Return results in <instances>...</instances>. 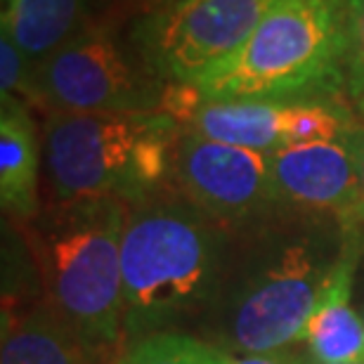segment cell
<instances>
[{
    "instance_id": "obj_1",
    "label": "cell",
    "mask_w": 364,
    "mask_h": 364,
    "mask_svg": "<svg viewBox=\"0 0 364 364\" xmlns=\"http://www.w3.org/2000/svg\"><path fill=\"white\" fill-rule=\"evenodd\" d=\"M350 232L336 218L277 208L232 235L223 282L194 336L230 355L303 343L305 326Z\"/></svg>"
},
{
    "instance_id": "obj_2",
    "label": "cell",
    "mask_w": 364,
    "mask_h": 364,
    "mask_svg": "<svg viewBox=\"0 0 364 364\" xmlns=\"http://www.w3.org/2000/svg\"><path fill=\"white\" fill-rule=\"evenodd\" d=\"M232 235L178 192L128 206L121 242L126 346L164 331L196 333L223 282Z\"/></svg>"
},
{
    "instance_id": "obj_3",
    "label": "cell",
    "mask_w": 364,
    "mask_h": 364,
    "mask_svg": "<svg viewBox=\"0 0 364 364\" xmlns=\"http://www.w3.org/2000/svg\"><path fill=\"white\" fill-rule=\"evenodd\" d=\"M128 203L116 196L53 201L31 225L43 301L105 364H116L123 336L121 242Z\"/></svg>"
},
{
    "instance_id": "obj_4",
    "label": "cell",
    "mask_w": 364,
    "mask_h": 364,
    "mask_svg": "<svg viewBox=\"0 0 364 364\" xmlns=\"http://www.w3.org/2000/svg\"><path fill=\"white\" fill-rule=\"evenodd\" d=\"M180 130L164 112L46 114L43 164L53 201L116 196L133 206L164 192Z\"/></svg>"
},
{
    "instance_id": "obj_5",
    "label": "cell",
    "mask_w": 364,
    "mask_h": 364,
    "mask_svg": "<svg viewBox=\"0 0 364 364\" xmlns=\"http://www.w3.org/2000/svg\"><path fill=\"white\" fill-rule=\"evenodd\" d=\"M343 0H279L196 90L210 102L343 97Z\"/></svg>"
},
{
    "instance_id": "obj_6",
    "label": "cell",
    "mask_w": 364,
    "mask_h": 364,
    "mask_svg": "<svg viewBox=\"0 0 364 364\" xmlns=\"http://www.w3.org/2000/svg\"><path fill=\"white\" fill-rule=\"evenodd\" d=\"M164 81L144 67L114 28L90 21L55 55L36 64L28 100L46 114H147L161 112Z\"/></svg>"
},
{
    "instance_id": "obj_7",
    "label": "cell",
    "mask_w": 364,
    "mask_h": 364,
    "mask_svg": "<svg viewBox=\"0 0 364 364\" xmlns=\"http://www.w3.org/2000/svg\"><path fill=\"white\" fill-rule=\"evenodd\" d=\"M279 0H154L130 46L164 83L196 85L249 41Z\"/></svg>"
},
{
    "instance_id": "obj_8",
    "label": "cell",
    "mask_w": 364,
    "mask_h": 364,
    "mask_svg": "<svg viewBox=\"0 0 364 364\" xmlns=\"http://www.w3.org/2000/svg\"><path fill=\"white\" fill-rule=\"evenodd\" d=\"M173 189L230 235L277 210L270 154L208 140L187 128L173 151Z\"/></svg>"
},
{
    "instance_id": "obj_9",
    "label": "cell",
    "mask_w": 364,
    "mask_h": 364,
    "mask_svg": "<svg viewBox=\"0 0 364 364\" xmlns=\"http://www.w3.org/2000/svg\"><path fill=\"white\" fill-rule=\"evenodd\" d=\"M364 121L336 140L294 144L270 154L277 208L336 218L348 225L360 189Z\"/></svg>"
},
{
    "instance_id": "obj_10",
    "label": "cell",
    "mask_w": 364,
    "mask_h": 364,
    "mask_svg": "<svg viewBox=\"0 0 364 364\" xmlns=\"http://www.w3.org/2000/svg\"><path fill=\"white\" fill-rule=\"evenodd\" d=\"M308 100H201L185 123L208 140L274 154L305 142Z\"/></svg>"
},
{
    "instance_id": "obj_11",
    "label": "cell",
    "mask_w": 364,
    "mask_h": 364,
    "mask_svg": "<svg viewBox=\"0 0 364 364\" xmlns=\"http://www.w3.org/2000/svg\"><path fill=\"white\" fill-rule=\"evenodd\" d=\"M364 249V235L350 232V242L333 267L305 326V350L312 362L343 364L364 358V322L350 305L353 279Z\"/></svg>"
},
{
    "instance_id": "obj_12",
    "label": "cell",
    "mask_w": 364,
    "mask_h": 364,
    "mask_svg": "<svg viewBox=\"0 0 364 364\" xmlns=\"http://www.w3.org/2000/svg\"><path fill=\"white\" fill-rule=\"evenodd\" d=\"M0 364H105L43 301L5 303Z\"/></svg>"
},
{
    "instance_id": "obj_13",
    "label": "cell",
    "mask_w": 364,
    "mask_h": 364,
    "mask_svg": "<svg viewBox=\"0 0 364 364\" xmlns=\"http://www.w3.org/2000/svg\"><path fill=\"white\" fill-rule=\"evenodd\" d=\"M41 142L24 100H0V203L19 223L41 213Z\"/></svg>"
},
{
    "instance_id": "obj_14",
    "label": "cell",
    "mask_w": 364,
    "mask_h": 364,
    "mask_svg": "<svg viewBox=\"0 0 364 364\" xmlns=\"http://www.w3.org/2000/svg\"><path fill=\"white\" fill-rule=\"evenodd\" d=\"M88 0H3L0 31L41 64L88 26Z\"/></svg>"
},
{
    "instance_id": "obj_15",
    "label": "cell",
    "mask_w": 364,
    "mask_h": 364,
    "mask_svg": "<svg viewBox=\"0 0 364 364\" xmlns=\"http://www.w3.org/2000/svg\"><path fill=\"white\" fill-rule=\"evenodd\" d=\"M235 355L194 333L164 331L123 348L116 364H232Z\"/></svg>"
},
{
    "instance_id": "obj_16",
    "label": "cell",
    "mask_w": 364,
    "mask_h": 364,
    "mask_svg": "<svg viewBox=\"0 0 364 364\" xmlns=\"http://www.w3.org/2000/svg\"><path fill=\"white\" fill-rule=\"evenodd\" d=\"M346 95L364 114V0H343Z\"/></svg>"
},
{
    "instance_id": "obj_17",
    "label": "cell",
    "mask_w": 364,
    "mask_h": 364,
    "mask_svg": "<svg viewBox=\"0 0 364 364\" xmlns=\"http://www.w3.org/2000/svg\"><path fill=\"white\" fill-rule=\"evenodd\" d=\"M33 64L5 31H0V100H28Z\"/></svg>"
},
{
    "instance_id": "obj_18",
    "label": "cell",
    "mask_w": 364,
    "mask_h": 364,
    "mask_svg": "<svg viewBox=\"0 0 364 364\" xmlns=\"http://www.w3.org/2000/svg\"><path fill=\"white\" fill-rule=\"evenodd\" d=\"M308 353H296L287 348V350H274V353H258V355H235L232 364H310Z\"/></svg>"
},
{
    "instance_id": "obj_19",
    "label": "cell",
    "mask_w": 364,
    "mask_h": 364,
    "mask_svg": "<svg viewBox=\"0 0 364 364\" xmlns=\"http://www.w3.org/2000/svg\"><path fill=\"white\" fill-rule=\"evenodd\" d=\"M346 230L364 235V137H362V161H360V189H358V199H355L350 220H348Z\"/></svg>"
},
{
    "instance_id": "obj_20",
    "label": "cell",
    "mask_w": 364,
    "mask_h": 364,
    "mask_svg": "<svg viewBox=\"0 0 364 364\" xmlns=\"http://www.w3.org/2000/svg\"><path fill=\"white\" fill-rule=\"evenodd\" d=\"M312 360V358H310ZM310 364H319V362H310ZM343 364H364V358L362 360H355V362H343Z\"/></svg>"
}]
</instances>
